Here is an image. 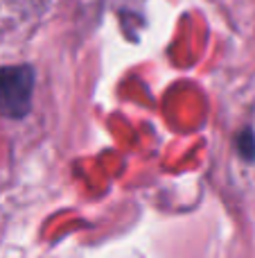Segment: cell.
<instances>
[{
  "instance_id": "7a4b0ae2",
  "label": "cell",
  "mask_w": 255,
  "mask_h": 258,
  "mask_svg": "<svg viewBox=\"0 0 255 258\" xmlns=\"http://www.w3.org/2000/svg\"><path fill=\"white\" fill-rule=\"evenodd\" d=\"M237 150L244 161H255V132L251 127L237 134Z\"/></svg>"
},
{
  "instance_id": "6da1fadb",
  "label": "cell",
  "mask_w": 255,
  "mask_h": 258,
  "mask_svg": "<svg viewBox=\"0 0 255 258\" xmlns=\"http://www.w3.org/2000/svg\"><path fill=\"white\" fill-rule=\"evenodd\" d=\"M34 80V68L25 63L0 68V113L5 118L18 120L30 113Z\"/></svg>"
}]
</instances>
